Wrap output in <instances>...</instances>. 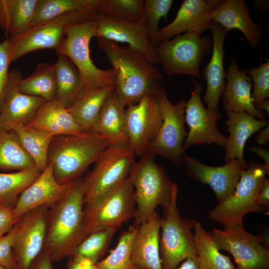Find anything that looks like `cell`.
<instances>
[{
	"label": "cell",
	"mask_w": 269,
	"mask_h": 269,
	"mask_svg": "<svg viewBox=\"0 0 269 269\" xmlns=\"http://www.w3.org/2000/svg\"><path fill=\"white\" fill-rule=\"evenodd\" d=\"M5 24L6 17L4 0H0V26L4 30Z\"/></svg>",
	"instance_id": "cell-52"
},
{
	"label": "cell",
	"mask_w": 269,
	"mask_h": 269,
	"mask_svg": "<svg viewBox=\"0 0 269 269\" xmlns=\"http://www.w3.org/2000/svg\"><path fill=\"white\" fill-rule=\"evenodd\" d=\"M0 269H6V268H4V267L0 265Z\"/></svg>",
	"instance_id": "cell-55"
},
{
	"label": "cell",
	"mask_w": 269,
	"mask_h": 269,
	"mask_svg": "<svg viewBox=\"0 0 269 269\" xmlns=\"http://www.w3.org/2000/svg\"><path fill=\"white\" fill-rule=\"evenodd\" d=\"M56 78L55 63H40L30 76L20 80L18 89L24 94L51 101L56 96Z\"/></svg>",
	"instance_id": "cell-33"
},
{
	"label": "cell",
	"mask_w": 269,
	"mask_h": 269,
	"mask_svg": "<svg viewBox=\"0 0 269 269\" xmlns=\"http://www.w3.org/2000/svg\"><path fill=\"white\" fill-rule=\"evenodd\" d=\"M209 17L227 32L233 29L241 31L252 48L255 49L258 46L262 29L251 18L245 0H221L212 11Z\"/></svg>",
	"instance_id": "cell-25"
},
{
	"label": "cell",
	"mask_w": 269,
	"mask_h": 269,
	"mask_svg": "<svg viewBox=\"0 0 269 269\" xmlns=\"http://www.w3.org/2000/svg\"><path fill=\"white\" fill-rule=\"evenodd\" d=\"M212 236L218 249L229 252L236 269H269V249L263 238L242 226L214 229Z\"/></svg>",
	"instance_id": "cell-13"
},
{
	"label": "cell",
	"mask_w": 269,
	"mask_h": 269,
	"mask_svg": "<svg viewBox=\"0 0 269 269\" xmlns=\"http://www.w3.org/2000/svg\"><path fill=\"white\" fill-rule=\"evenodd\" d=\"M18 70L9 72L8 83L0 109V128L9 130L13 124L26 125L34 117L39 108L46 101L20 92L18 85L22 79Z\"/></svg>",
	"instance_id": "cell-21"
},
{
	"label": "cell",
	"mask_w": 269,
	"mask_h": 269,
	"mask_svg": "<svg viewBox=\"0 0 269 269\" xmlns=\"http://www.w3.org/2000/svg\"><path fill=\"white\" fill-rule=\"evenodd\" d=\"M249 150L256 153L261 157L265 161L264 164L268 173L269 174V151L268 149L261 146H253L250 147Z\"/></svg>",
	"instance_id": "cell-50"
},
{
	"label": "cell",
	"mask_w": 269,
	"mask_h": 269,
	"mask_svg": "<svg viewBox=\"0 0 269 269\" xmlns=\"http://www.w3.org/2000/svg\"><path fill=\"white\" fill-rule=\"evenodd\" d=\"M135 155L129 145H109L104 150L92 170L81 179L84 204L98 200L126 179Z\"/></svg>",
	"instance_id": "cell-9"
},
{
	"label": "cell",
	"mask_w": 269,
	"mask_h": 269,
	"mask_svg": "<svg viewBox=\"0 0 269 269\" xmlns=\"http://www.w3.org/2000/svg\"><path fill=\"white\" fill-rule=\"evenodd\" d=\"M269 140V124L260 129L256 137V141L259 145H263Z\"/></svg>",
	"instance_id": "cell-51"
},
{
	"label": "cell",
	"mask_w": 269,
	"mask_h": 269,
	"mask_svg": "<svg viewBox=\"0 0 269 269\" xmlns=\"http://www.w3.org/2000/svg\"><path fill=\"white\" fill-rule=\"evenodd\" d=\"M13 206L0 207V239L10 231L19 220L13 216Z\"/></svg>",
	"instance_id": "cell-45"
},
{
	"label": "cell",
	"mask_w": 269,
	"mask_h": 269,
	"mask_svg": "<svg viewBox=\"0 0 269 269\" xmlns=\"http://www.w3.org/2000/svg\"><path fill=\"white\" fill-rule=\"evenodd\" d=\"M39 0H4L6 24L4 30L14 37L30 27Z\"/></svg>",
	"instance_id": "cell-35"
},
{
	"label": "cell",
	"mask_w": 269,
	"mask_h": 269,
	"mask_svg": "<svg viewBox=\"0 0 269 269\" xmlns=\"http://www.w3.org/2000/svg\"><path fill=\"white\" fill-rule=\"evenodd\" d=\"M98 12L122 20L141 22L144 19V2L143 0H100Z\"/></svg>",
	"instance_id": "cell-39"
},
{
	"label": "cell",
	"mask_w": 269,
	"mask_h": 269,
	"mask_svg": "<svg viewBox=\"0 0 269 269\" xmlns=\"http://www.w3.org/2000/svg\"><path fill=\"white\" fill-rule=\"evenodd\" d=\"M25 126L54 136L77 134L84 132L67 109L55 99L43 103L34 118Z\"/></svg>",
	"instance_id": "cell-28"
},
{
	"label": "cell",
	"mask_w": 269,
	"mask_h": 269,
	"mask_svg": "<svg viewBox=\"0 0 269 269\" xmlns=\"http://www.w3.org/2000/svg\"><path fill=\"white\" fill-rule=\"evenodd\" d=\"M219 0H184L174 20L159 29L162 42L185 33L199 35L210 29L213 20L209 17L212 11L220 3Z\"/></svg>",
	"instance_id": "cell-19"
},
{
	"label": "cell",
	"mask_w": 269,
	"mask_h": 269,
	"mask_svg": "<svg viewBox=\"0 0 269 269\" xmlns=\"http://www.w3.org/2000/svg\"><path fill=\"white\" fill-rule=\"evenodd\" d=\"M41 173L35 167L12 173L0 172V207H14L20 195Z\"/></svg>",
	"instance_id": "cell-36"
},
{
	"label": "cell",
	"mask_w": 269,
	"mask_h": 269,
	"mask_svg": "<svg viewBox=\"0 0 269 269\" xmlns=\"http://www.w3.org/2000/svg\"><path fill=\"white\" fill-rule=\"evenodd\" d=\"M178 186L175 183L172 199L163 207L160 228L159 253L162 269L173 268L190 256H198L194 234L197 221L181 217L177 208Z\"/></svg>",
	"instance_id": "cell-7"
},
{
	"label": "cell",
	"mask_w": 269,
	"mask_h": 269,
	"mask_svg": "<svg viewBox=\"0 0 269 269\" xmlns=\"http://www.w3.org/2000/svg\"><path fill=\"white\" fill-rule=\"evenodd\" d=\"M116 84L85 89L77 100L67 109L84 132L90 131L104 105L114 94Z\"/></svg>",
	"instance_id": "cell-29"
},
{
	"label": "cell",
	"mask_w": 269,
	"mask_h": 269,
	"mask_svg": "<svg viewBox=\"0 0 269 269\" xmlns=\"http://www.w3.org/2000/svg\"><path fill=\"white\" fill-rule=\"evenodd\" d=\"M68 261V269H97L96 264L85 257L73 255Z\"/></svg>",
	"instance_id": "cell-46"
},
{
	"label": "cell",
	"mask_w": 269,
	"mask_h": 269,
	"mask_svg": "<svg viewBox=\"0 0 269 269\" xmlns=\"http://www.w3.org/2000/svg\"><path fill=\"white\" fill-rule=\"evenodd\" d=\"M266 174L264 164L256 161L248 163L233 195L209 211L208 217L226 227L243 226L247 214L262 209L257 205V198Z\"/></svg>",
	"instance_id": "cell-6"
},
{
	"label": "cell",
	"mask_w": 269,
	"mask_h": 269,
	"mask_svg": "<svg viewBox=\"0 0 269 269\" xmlns=\"http://www.w3.org/2000/svg\"><path fill=\"white\" fill-rule=\"evenodd\" d=\"M257 204L261 207H269V180L266 177L263 181L261 190L258 194Z\"/></svg>",
	"instance_id": "cell-48"
},
{
	"label": "cell",
	"mask_w": 269,
	"mask_h": 269,
	"mask_svg": "<svg viewBox=\"0 0 269 269\" xmlns=\"http://www.w3.org/2000/svg\"><path fill=\"white\" fill-rule=\"evenodd\" d=\"M211 50L210 37L184 33L162 42L157 47V55L166 75L184 74L201 79L200 66Z\"/></svg>",
	"instance_id": "cell-10"
},
{
	"label": "cell",
	"mask_w": 269,
	"mask_h": 269,
	"mask_svg": "<svg viewBox=\"0 0 269 269\" xmlns=\"http://www.w3.org/2000/svg\"><path fill=\"white\" fill-rule=\"evenodd\" d=\"M10 64L7 39L0 42V109L2 105L8 83V67Z\"/></svg>",
	"instance_id": "cell-44"
},
{
	"label": "cell",
	"mask_w": 269,
	"mask_h": 269,
	"mask_svg": "<svg viewBox=\"0 0 269 269\" xmlns=\"http://www.w3.org/2000/svg\"><path fill=\"white\" fill-rule=\"evenodd\" d=\"M97 44L113 66L116 78L115 93L125 105L137 103L147 94L157 95L162 74L143 55L131 48L103 38Z\"/></svg>",
	"instance_id": "cell-1"
},
{
	"label": "cell",
	"mask_w": 269,
	"mask_h": 269,
	"mask_svg": "<svg viewBox=\"0 0 269 269\" xmlns=\"http://www.w3.org/2000/svg\"><path fill=\"white\" fill-rule=\"evenodd\" d=\"M96 37L116 43H127L143 55L152 64L159 63L157 48L150 41L148 28L144 21L134 22L122 20L98 12Z\"/></svg>",
	"instance_id": "cell-17"
},
{
	"label": "cell",
	"mask_w": 269,
	"mask_h": 269,
	"mask_svg": "<svg viewBox=\"0 0 269 269\" xmlns=\"http://www.w3.org/2000/svg\"><path fill=\"white\" fill-rule=\"evenodd\" d=\"M225 78L227 82L221 96L225 110L245 112L258 119H265V112L257 110L253 104L251 78L244 69L239 70L236 59L231 61Z\"/></svg>",
	"instance_id": "cell-24"
},
{
	"label": "cell",
	"mask_w": 269,
	"mask_h": 269,
	"mask_svg": "<svg viewBox=\"0 0 269 269\" xmlns=\"http://www.w3.org/2000/svg\"><path fill=\"white\" fill-rule=\"evenodd\" d=\"M144 2V21L148 28L151 44L157 48L162 42L159 34L158 22L161 18H167V15L174 1L145 0Z\"/></svg>",
	"instance_id": "cell-41"
},
{
	"label": "cell",
	"mask_w": 269,
	"mask_h": 269,
	"mask_svg": "<svg viewBox=\"0 0 269 269\" xmlns=\"http://www.w3.org/2000/svg\"><path fill=\"white\" fill-rule=\"evenodd\" d=\"M210 29L212 35V54L210 61L203 71L207 84L203 101L207 105V109L210 112H214L218 110L219 101L226 83L224 44L228 32L214 21H213Z\"/></svg>",
	"instance_id": "cell-23"
},
{
	"label": "cell",
	"mask_w": 269,
	"mask_h": 269,
	"mask_svg": "<svg viewBox=\"0 0 269 269\" xmlns=\"http://www.w3.org/2000/svg\"><path fill=\"white\" fill-rule=\"evenodd\" d=\"M255 108L261 111H263L262 110H266L268 113H269V99H266L262 102L260 103L259 104L256 105L255 107Z\"/></svg>",
	"instance_id": "cell-54"
},
{
	"label": "cell",
	"mask_w": 269,
	"mask_h": 269,
	"mask_svg": "<svg viewBox=\"0 0 269 269\" xmlns=\"http://www.w3.org/2000/svg\"><path fill=\"white\" fill-rule=\"evenodd\" d=\"M226 124L230 133L225 148V163L237 159L246 168L247 163L244 157V146L249 137L269 124L267 120H260L245 112L227 111Z\"/></svg>",
	"instance_id": "cell-26"
},
{
	"label": "cell",
	"mask_w": 269,
	"mask_h": 269,
	"mask_svg": "<svg viewBox=\"0 0 269 269\" xmlns=\"http://www.w3.org/2000/svg\"><path fill=\"white\" fill-rule=\"evenodd\" d=\"M9 130L16 134L22 146L33 159L35 167L41 172L43 171L48 165L49 147L54 136L21 124H13Z\"/></svg>",
	"instance_id": "cell-31"
},
{
	"label": "cell",
	"mask_w": 269,
	"mask_h": 269,
	"mask_svg": "<svg viewBox=\"0 0 269 269\" xmlns=\"http://www.w3.org/2000/svg\"></svg>",
	"instance_id": "cell-56"
},
{
	"label": "cell",
	"mask_w": 269,
	"mask_h": 269,
	"mask_svg": "<svg viewBox=\"0 0 269 269\" xmlns=\"http://www.w3.org/2000/svg\"><path fill=\"white\" fill-rule=\"evenodd\" d=\"M109 145L104 136L91 131L55 136L48 153L55 179L61 184L73 182Z\"/></svg>",
	"instance_id": "cell-3"
},
{
	"label": "cell",
	"mask_w": 269,
	"mask_h": 269,
	"mask_svg": "<svg viewBox=\"0 0 269 269\" xmlns=\"http://www.w3.org/2000/svg\"><path fill=\"white\" fill-rule=\"evenodd\" d=\"M52 263L48 254L43 250L32 262L28 269H53Z\"/></svg>",
	"instance_id": "cell-47"
},
{
	"label": "cell",
	"mask_w": 269,
	"mask_h": 269,
	"mask_svg": "<svg viewBox=\"0 0 269 269\" xmlns=\"http://www.w3.org/2000/svg\"><path fill=\"white\" fill-rule=\"evenodd\" d=\"M136 227L130 226L119 238L116 248L104 259L96 264L97 269H137L131 260V248Z\"/></svg>",
	"instance_id": "cell-38"
},
{
	"label": "cell",
	"mask_w": 269,
	"mask_h": 269,
	"mask_svg": "<svg viewBox=\"0 0 269 269\" xmlns=\"http://www.w3.org/2000/svg\"><path fill=\"white\" fill-rule=\"evenodd\" d=\"M97 29L96 19L67 24L65 38L55 50L57 54L67 56L76 66L85 89L102 87L116 82L112 68L100 69L91 58L90 43L93 37H96Z\"/></svg>",
	"instance_id": "cell-5"
},
{
	"label": "cell",
	"mask_w": 269,
	"mask_h": 269,
	"mask_svg": "<svg viewBox=\"0 0 269 269\" xmlns=\"http://www.w3.org/2000/svg\"><path fill=\"white\" fill-rule=\"evenodd\" d=\"M255 6L260 10L265 12L269 9V0H254Z\"/></svg>",
	"instance_id": "cell-53"
},
{
	"label": "cell",
	"mask_w": 269,
	"mask_h": 269,
	"mask_svg": "<svg viewBox=\"0 0 269 269\" xmlns=\"http://www.w3.org/2000/svg\"><path fill=\"white\" fill-rule=\"evenodd\" d=\"M193 89L186 102L185 120L189 131L183 144L184 151L195 144H216L225 147L228 137L218 129L217 122L221 117L218 110L210 112L202 104V86L193 80Z\"/></svg>",
	"instance_id": "cell-16"
},
{
	"label": "cell",
	"mask_w": 269,
	"mask_h": 269,
	"mask_svg": "<svg viewBox=\"0 0 269 269\" xmlns=\"http://www.w3.org/2000/svg\"><path fill=\"white\" fill-rule=\"evenodd\" d=\"M125 107L114 92L103 106L90 131L104 136L110 145H129Z\"/></svg>",
	"instance_id": "cell-27"
},
{
	"label": "cell",
	"mask_w": 269,
	"mask_h": 269,
	"mask_svg": "<svg viewBox=\"0 0 269 269\" xmlns=\"http://www.w3.org/2000/svg\"><path fill=\"white\" fill-rule=\"evenodd\" d=\"M154 157L144 153L138 161L134 162L129 174L134 190L136 208L134 225L135 227L147 221L158 206L163 208L172 199L175 183L155 162Z\"/></svg>",
	"instance_id": "cell-4"
},
{
	"label": "cell",
	"mask_w": 269,
	"mask_h": 269,
	"mask_svg": "<svg viewBox=\"0 0 269 269\" xmlns=\"http://www.w3.org/2000/svg\"><path fill=\"white\" fill-rule=\"evenodd\" d=\"M17 227L16 223L10 231L0 239V265L7 269H18L12 251Z\"/></svg>",
	"instance_id": "cell-43"
},
{
	"label": "cell",
	"mask_w": 269,
	"mask_h": 269,
	"mask_svg": "<svg viewBox=\"0 0 269 269\" xmlns=\"http://www.w3.org/2000/svg\"><path fill=\"white\" fill-rule=\"evenodd\" d=\"M129 146L135 155H142L157 134L162 116L157 95L147 94L126 110Z\"/></svg>",
	"instance_id": "cell-14"
},
{
	"label": "cell",
	"mask_w": 269,
	"mask_h": 269,
	"mask_svg": "<svg viewBox=\"0 0 269 269\" xmlns=\"http://www.w3.org/2000/svg\"><path fill=\"white\" fill-rule=\"evenodd\" d=\"M50 205H42L22 215L17 222L12 251L18 269H28L43 249Z\"/></svg>",
	"instance_id": "cell-15"
},
{
	"label": "cell",
	"mask_w": 269,
	"mask_h": 269,
	"mask_svg": "<svg viewBox=\"0 0 269 269\" xmlns=\"http://www.w3.org/2000/svg\"><path fill=\"white\" fill-rule=\"evenodd\" d=\"M162 218L155 211L146 222L137 226L131 248V260L139 269H162L159 236Z\"/></svg>",
	"instance_id": "cell-22"
},
{
	"label": "cell",
	"mask_w": 269,
	"mask_h": 269,
	"mask_svg": "<svg viewBox=\"0 0 269 269\" xmlns=\"http://www.w3.org/2000/svg\"><path fill=\"white\" fill-rule=\"evenodd\" d=\"M84 196L81 179L78 178L65 196L50 206L43 250L52 262L71 256L87 237L83 217Z\"/></svg>",
	"instance_id": "cell-2"
},
{
	"label": "cell",
	"mask_w": 269,
	"mask_h": 269,
	"mask_svg": "<svg viewBox=\"0 0 269 269\" xmlns=\"http://www.w3.org/2000/svg\"><path fill=\"white\" fill-rule=\"evenodd\" d=\"M57 56L55 63L56 78L55 99L67 109L77 100L85 88L80 74L71 60L62 54Z\"/></svg>",
	"instance_id": "cell-30"
},
{
	"label": "cell",
	"mask_w": 269,
	"mask_h": 269,
	"mask_svg": "<svg viewBox=\"0 0 269 269\" xmlns=\"http://www.w3.org/2000/svg\"><path fill=\"white\" fill-rule=\"evenodd\" d=\"M187 175L192 180L208 184L221 203L234 193L244 168L237 159L219 166L206 165L185 154L182 158Z\"/></svg>",
	"instance_id": "cell-18"
},
{
	"label": "cell",
	"mask_w": 269,
	"mask_h": 269,
	"mask_svg": "<svg viewBox=\"0 0 269 269\" xmlns=\"http://www.w3.org/2000/svg\"><path fill=\"white\" fill-rule=\"evenodd\" d=\"M98 13V8L67 13L31 26L19 35L8 37L6 39L10 63L34 51L46 48L55 50L65 38V26L67 24L95 19Z\"/></svg>",
	"instance_id": "cell-8"
},
{
	"label": "cell",
	"mask_w": 269,
	"mask_h": 269,
	"mask_svg": "<svg viewBox=\"0 0 269 269\" xmlns=\"http://www.w3.org/2000/svg\"><path fill=\"white\" fill-rule=\"evenodd\" d=\"M100 0H39L30 27L52 20L67 13L98 8Z\"/></svg>",
	"instance_id": "cell-37"
},
{
	"label": "cell",
	"mask_w": 269,
	"mask_h": 269,
	"mask_svg": "<svg viewBox=\"0 0 269 269\" xmlns=\"http://www.w3.org/2000/svg\"><path fill=\"white\" fill-rule=\"evenodd\" d=\"M117 229L108 228L89 234L79 244L72 255L85 257L96 264L109 248Z\"/></svg>",
	"instance_id": "cell-40"
},
{
	"label": "cell",
	"mask_w": 269,
	"mask_h": 269,
	"mask_svg": "<svg viewBox=\"0 0 269 269\" xmlns=\"http://www.w3.org/2000/svg\"><path fill=\"white\" fill-rule=\"evenodd\" d=\"M244 70L250 75L253 81L254 88L251 96L255 107L269 97V61L261 64L257 68Z\"/></svg>",
	"instance_id": "cell-42"
},
{
	"label": "cell",
	"mask_w": 269,
	"mask_h": 269,
	"mask_svg": "<svg viewBox=\"0 0 269 269\" xmlns=\"http://www.w3.org/2000/svg\"><path fill=\"white\" fill-rule=\"evenodd\" d=\"M162 121L155 137L148 144L145 153L159 155L177 166L182 165L185 153L183 144L187 135L185 127L186 101L175 104L169 101L164 87L157 95Z\"/></svg>",
	"instance_id": "cell-12"
},
{
	"label": "cell",
	"mask_w": 269,
	"mask_h": 269,
	"mask_svg": "<svg viewBox=\"0 0 269 269\" xmlns=\"http://www.w3.org/2000/svg\"><path fill=\"white\" fill-rule=\"evenodd\" d=\"M35 167L16 134L0 128V170L20 171Z\"/></svg>",
	"instance_id": "cell-32"
},
{
	"label": "cell",
	"mask_w": 269,
	"mask_h": 269,
	"mask_svg": "<svg viewBox=\"0 0 269 269\" xmlns=\"http://www.w3.org/2000/svg\"><path fill=\"white\" fill-rule=\"evenodd\" d=\"M134 193V188L128 177L101 198L85 204L83 217L87 236L105 228L118 229L134 218L136 208Z\"/></svg>",
	"instance_id": "cell-11"
},
{
	"label": "cell",
	"mask_w": 269,
	"mask_h": 269,
	"mask_svg": "<svg viewBox=\"0 0 269 269\" xmlns=\"http://www.w3.org/2000/svg\"><path fill=\"white\" fill-rule=\"evenodd\" d=\"M193 234L201 269H236L230 258L220 252L212 232L206 231L197 221Z\"/></svg>",
	"instance_id": "cell-34"
},
{
	"label": "cell",
	"mask_w": 269,
	"mask_h": 269,
	"mask_svg": "<svg viewBox=\"0 0 269 269\" xmlns=\"http://www.w3.org/2000/svg\"><path fill=\"white\" fill-rule=\"evenodd\" d=\"M184 261L179 267L162 269H201L198 256L189 257Z\"/></svg>",
	"instance_id": "cell-49"
},
{
	"label": "cell",
	"mask_w": 269,
	"mask_h": 269,
	"mask_svg": "<svg viewBox=\"0 0 269 269\" xmlns=\"http://www.w3.org/2000/svg\"><path fill=\"white\" fill-rule=\"evenodd\" d=\"M73 182L58 183L53 175L52 164L48 162L45 169L19 196L12 210L13 217L18 220L34 208L57 203L65 196Z\"/></svg>",
	"instance_id": "cell-20"
}]
</instances>
